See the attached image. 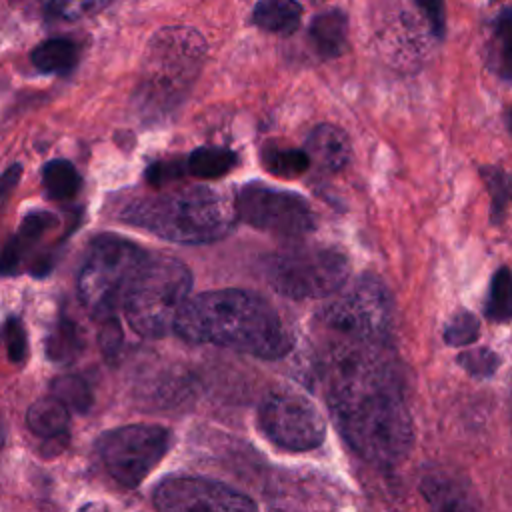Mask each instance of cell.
Here are the masks:
<instances>
[{"mask_svg": "<svg viewBox=\"0 0 512 512\" xmlns=\"http://www.w3.org/2000/svg\"><path fill=\"white\" fill-rule=\"evenodd\" d=\"M318 372L328 406L350 448L376 466L400 464L412 448L414 424L396 354L352 358Z\"/></svg>", "mask_w": 512, "mask_h": 512, "instance_id": "6da1fadb", "label": "cell"}, {"mask_svg": "<svg viewBox=\"0 0 512 512\" xmlns=\"http://www.w3.org/2000/svg\"><path fill=\"white\" fill-rule=\"evenodd\" d=\"M174 332L192 344H216L268 360L292 348V336L278 312L258 294L240 288L210 290L190 298Z\"/></svg>", "mask_w": 512, "mask_h": 512, "instance_id": "7a4b0ae2", "label": "cell"}, {"mask_svg": "<svg viewBox=\"0 0 512 512\" xmlns=\"http://www.w3.org/2000/svg\"><path fill=\"white\" fill-rule=\"evenodd\" d=\"M236 218L234 202L208 186H188L138 198L120 212V220L126 224L180 244L220 240L230 232Z\"/></svg>", "mask_w": 512, "mask_h": 512, "instance_id": "3957f363", "label": "cell"}, {"mask_svg": "<svg viewBox=\"0 0 512 512\" xmlns=\"http://www.w3.org/2000/svg\"><path fill=\"white\" fill-rule=\"evenodd\" d=\"M206 56L200 32L188 26L158 30L144 52L136 100L146 116L172 110L196 82Z\"/></svg>", "mask_w": 512, "mask_h": 512, "instance_id": "277c9868", "label": "cell"}, {"mask_svg": "<svg viewBox=\"0 0 512 512\" xmlns=\"http://www.w3.org/2000/svg\"><path fill=\"white\" fill-rule=\"evenodd\" d=\"M394 306L386 284L372 274L328 302L314 318V346L392 344Z\"/></svg>", "mask_w": 512, "mask_h": 512, "instance_id": "5b68a950", "label": "cell"}, {"mask_svg": "<svg viewBox=\"0 0 512 512\" xmlns=\"http://www.w3.org/2000/svg\"><path fill=\"white\" fill-rule=\"evenodd\" d=\"M190 288L192 274L182 260L150 254L122 304L128 324L146 338L166 336L190 300Z\"/></svg>", "mask_w": 512, "mask_h": 512, "instance_id": "8992f818", "label": "cell"}, {"mask_svg": "<svg viewBox=\"0 0 512 512\" xmlns=\"http://www.w3.org/2000/svg\"><path fill=\"white\" fill-rule=\"evenodd\" d=\"M148 256L142 246L122 236H96L78 274V296L88 312L102 320L112 318Z\"/></svg>", "mask_w": 512, "mask_h": 512, "instance_id": "52a82bcc", "label": "cell"}, {"mask_svg": "<svg viewBox=\"0 0 512 512\" xmlns=\"http://www.w3.org/2000/svg\"><path fill=\"white\" fill-rule=\"evenodd\" d=\"M348 270V258L326 246L288 248L264 260L268 284L294 300L324 298L338 292L348 278Z\"/></svg>", "mask_w": 512, "mask_h": 512, "instance_id": "ba28073f", "label": "cell"}, {"mask_svg": "<svg viewBox=\"0 0 512 512\" xmlns=\"http://www.w3.org/2000/svg\"><path fill=\"white\" fill-rule=\"evenodd\" d=\"M96 448L110 476L122 486L136 488L166 456L170 430L156 424L120 426L104 432Z\"/></svg>", "mask_w": 512, "mask_h": 512, "instance_id": "9c48e42d", "label": "cell"}, {"mask_svg": "<svg viewBox=\"0 0 512 512\" xmlns=\"http://www.w3.org/2000/svg\"><path fill=\"white\" fill-rule=\"evenodd\" d=\"M262 432L280 448L314 450L322 444L326 424L316 404L298 390L276 388L260 404Z\"/></svg>", "mask_w": 512, "mask_h": 512, "instance_id": "30bf717a", "label": "cell"}, {"mask_svg": "<svg viewBox=\"0 0 512 512\" xmlns=\"http://www.w3.org/2000/svg\"><path fill=\"white\" fill-rule=\"evenodd\" d=\"M236 216L246 224L276 236L296 238L314 230L316 220L308 202L286 190L252 182L238 190Z\"/></svg>", "mask_w": 512, "mask_h": 512, "instance_id": "8fae6325", "label": "cell"}, {"mask_svg": "<svg viewBox=\"0 0 512 512\" xmlns=\"http://www.w3.org/2000/svg\"><path fill=\"white\" fill-rule=\"evenodd\" d=\"M154 504L158 512H258L256 504L234 488L194 476L160 482Z\"/></svg>", "mask_w": 512, "mask_h": 512, "instance_id": "7c38bea8", "label": "cell"}, {"mask_svg": "<svg viewBox=\"0 0 512 512\" xmlns=\"http://www.w3.org/2000/svg\"><path fill=\"white\" fill-rule=\"evenodd\" d=\"M428 512H482L472 484L452 468H432L420 480Z\"/></svg>", "mask_w": 512, "mask_h": 512, "instance_id": "4fadbf2b", "label": "cell"}, {"mask_svg": "<svg viewBox=\"0 0 512 512\" xmlns=\"http://www.w3.org/2000/svg\"><path fill=\"white\" fill-rule=\"evenodd\" d=\"M306 154L310 162L326 172L342 170L352 156L348 134L334 124H318L306 140Z\"/></svg>", "mask_w": 512, "mask_h": 512, "instance_id": "5bb4252c", "label": "cell"}, {"mask_svg": "<svg viewBox=\"0 0 512 512\" xmlns=\"http://www.w3.org/2000/svg\"><path fill=\"white\" fill-rule=\"evenodd\" d=\"M308 38L322 58L340 56L348 42L346 14L338 8L316 14L308 26Z\"/></svg>", "mask_w": 512, "mask_h": 512, "instance_id": "9a60e30c", "label": "cell"}, {"mask_svg": "<svg viewBox=\"0 0 512 512\" xmlns=\"http://www.w3.org/2000/svg\"><path fill=\"white\" fill-rule=\"evenodd\" d=\"M302 20V8L296 0H258L252 10V22L272 34H292Z\"/></svg>", "mask_w": 512, "mask_h": 512, "instance_id": "2e32d148", "label": "cell"}, {"mask_svg": "<svg viewBox=\"0 0 512 512\" xmlns=\"http://www.w3.org/2000/svg\"><path fill=\"white\" fill-rule=\"evenodd\" d=\"M26 422H28V428L44 440L64 436L68 434L70 410L54 396L40 398L28 408Z\"/></svg>", "mask_w": 512, "mask_h": 512, "instance_id": "e0dca14e", "label": "cell"}, {"mask_svg": "<svg viewBox=\"0 0 512 512\" xmlns=\"http://www.w3.org/2000/svg\"><path fill=\"white\" fill-rule=\"evenodd\" d=\"M488 64L498 78L512 82V8H504L492 24Z\"/></svg>", "mask_w": 512, "mask_h": 512, "instance_id": "ac0fdd59", "label": "cell"}, {"mask_svg": "<svg viewBox=\"0 0 512 512\" xmlns=\"http://www.w3.org/2000/svg\"><path fill=\"white\" fill-rule=\"evenodd\" d=\"M30 60L46 74L68 72L78 60V46L68 38H50L32 50Z\"/></svg>", "mask_w": 512, "mask_h": 512, "instance_id": "d6986e66", "label": "cell"}, {"mask_svg": "<svg viewBox=\"0 0 512 512\" xmlns=\"http://www.w3.org/2000/svg\"><path fill=\"white\" fill-rule=\"evenodd\" d=\"M236 164V154L228 148H216V146H202L196 148L188 160V172L200 180H214L224 174H228Z\"/></svg>", "mask_w": 512, "mask_h": 512, "instance_id": "ffe728a7", "label": "cell"}, {"mask_svg": "<svg viewBox=\"0 0 512 512\" xmlns=\"http://www.w3.org/2000/svg\"><path fill=\"white\" fill-rule=\"evenodd\" d=\"M42 184L52 200H70L82 188V178L72 162L58 158L44 164Z\"/></svg>", "mask_w": 512, "mask_h": 512, "instance_id": "44dd1931", "label": "cell"}, {"mask_svg": "<svg viewBox=\"0 0 512 512\" xmlns=\"http://www.w3.org/2000/svg\"><path fill=\"white\" fill-rule=\"evenodd\" d=\"M82 348L80 330L74 320L60 316L46 338V354L52 362H70Z\"/></svg>", "mask_w": 512, "mask_h": 512, "instance_id": "7402d4cb", "label": "cell"}, {"mask_svg": "<svg viewBox=\"0 0 512 512\" xmlns=\"http://www.w3.org/2000/svg\"><path fill=\"white\" fill-rule=\"evenodd\" d=\"M484 314L492 322L512 320V272L502 266L492 274Z\"/></svg>", "mask_w": 512, "mask_h": 512, "instance_id": "603a6c76", "label": "cell"}, {"mask_svg": "<svg viewBox=\"0 0 512 512\" xmlns=\"http://www.w3.org/2000/svg\"><path fill=\"white\" fill-rule=\"evenodd\" d=\"M262 164L274 176L296 178L308 170L310 158H308L306 150L284 148V146H266L262 150Z\"/></svg>", "mask_w": 512, "mask_h": 512, "instance_id": "cb8c5ba5", "label": "cell"}, {"mask_svg": "<svg viewBox=\"0 0 512 512\" xmlns=\"http://www.w3.org/2000/svg\"><path fill=\"white\" fill-rule=\"evenodd\" d=\"M50 392L56 400H60L68 410L84 414L92 406V390L88 382L74 374L56 376L50 384Z\"/></svg>", "mask_w": 512, "mask_h": 512, "instance_id": "d4e9b609", "label": "cell"}, {"mask_svg": "<svg viewBox=\"0 0 512 512\" xmlns=\"http://www.w3.org/2000/svg\"><path fill=\"white\" fill-rule=\"evenodd\" d=\"M480 176L490 194L492 222H500L512 202V176L498 166H482Z\"/></svg>", "mask_w": 512, "mask_h": 512, "instance_id": "484cf974", "label": "cell"}, {"mask_svg": "<svg viewBox=\"0 0 512 512\" xmlns=\"http://www.w3.org/2000/svg\"><path fill=\"white\" fill-rule=\"evenodd\" d=\"M56 224H58V220L52 212H30V214H26L18 232L12 236V240L18 246L22 258H24V252L34 242H38L48 230H52Z\"/></svg>", "mask_w": 512, "mask_h": 512, "instance_id": "4316f807", "label": "cell"}, {"mask_svg": "<svg viewBox=\"0 0 512 512\" xmlns=\"http://www.w3.org/2000/svg\"><path fill=\"white\" fill-rule=\"evenodd\" d=\"M480 334V322L470 310H458L444 328V342L450 346H468Z\"/></svg>", "mask_w": 512, "mask_h": 512, "instance_id": "83f0119b", "label": "cell"}, {"mask_svg": "<svg viewBox=\"0 0 512 512\" xmlns=\"http://www.w3.org/2000/svg\"><path fill=\"white\" fill-rule=\"evenodd\" d=\"M114 0H50L48 10L60 20H80L102 12Z\"/></svg>", "mask_w": 512, "mask_h": 512, "instance_id": "f1b7e54d", "label": "cell"}, {"mask_svg": "<svg viewBox=\"0 0 512 512\" xmlns=\"http://www.w3.org/2000/svg\"><path fill=\"white\" fill-rule=\"evenodd\" d=\"M458 364L474 378H488L498 370L500 358L490 348H474L462 352L458 356Z\"/></svg>", "mask_w": 512, "mask_h": 512, "instance_id": "f546056e", "label": "cell"}, {"mask_svg": "<svg viewBox=\"0 0 512 512\" xmlns=\"http://www.w3.org/2000/svg\"><path fill=\"white\" fill-rule=\"evenodd\" d=\"M4 344L6 354L14 364H20L26 360L28 354V338L22 322L18 318H8L4 324Z\"/></svg>", "mask_w": 512, "mask_h": 512, "instance_id": "4dcf8cb0", "label": "cell"}, {"mask_svg": "<svg viewBox=\"0 0 512 512\" xmlns=\"http://www.w3.org/2000/svg\"><path fill=\"white\" fill-rule=\"evenodd\" d=\"M186 164L180 158H172V160H158L154 164H150L146 168V182L150 186H164L170 182H176L184 176L186 172Z\"/></svg>", "mask_w": 512, "mask_h": 512, "instance_id": "1f68e13d", "label": "cell"}, {"mask_svg": "<svg viewBox=\"0 0 512 512\" xmlns=\"http://www.w3.org/2000/svg\"><path fill=\"white\" fill-rule=\"evenodd\" d=\"M426 18L432 34L442 40L446 34V4L444 0H414Z\"/></svg>", "mask_w": 512, "mask_h": 512, "instance_id": "d6a6232c", "label": "cell"}, {"mask_svg": "<svg viewBox=\"0 0 512 512\" xmlns=\"http://www.w3.org/2000/svg\"><path fill=\"white\" fill-rule=\"evenodd\" d=\"M98 340H100V350H102L104 358L108 362H114L116 356H118L120 344H122V330H120V324H118V320L114 316L104 320Z\"/></svg>", "mask_w": 512, "mask_h": 512, "instance_id": "836d02e7", "label": "cell"}, {"mask_svg": "<svg viewBox=\"0 0 512 512\" xmlns=\"http://www.w3.org/2000/svg\"><path fill=\"white\" fill-rule=\"evenodd\" d=\"M22 168L20 164H12L8 170H4V174L0 176V206L4 204V200L10 196V192L16 188L18 180H20Z\"/></svg>", "mask_w": 512, "mask_h": 512, "instance_id": "e575fe53", "label": "cell"}, {"mask_svg": "<svg viewBox=\"0 0 512 512\" xmlns=\"http://www.w3.org/2000/svg\"><path fill=\"white\" fill-rule=\"evenodd\" d=\"M504 122H506V128H508V132L512 134V104L508 106V110H506V114H504Z\"/></svg>", "mask_w": 512, "mask_h": 512, "instance_id": "d590c367", "label": "cell"}, {"mask_svg": "<svg viewBox=\"0 0 512 512\" xmlns=\"http://www.w3.org/2000/svg\"><path fill=\"white\" fill-rule=\"evenodd\" d=\"M14 2H16V0H14Z\"/></svg>", "mask_w": 512, "mask_h": 512, "instance_id": "8d00e7d4", "label": "cell"}]
</instances>
